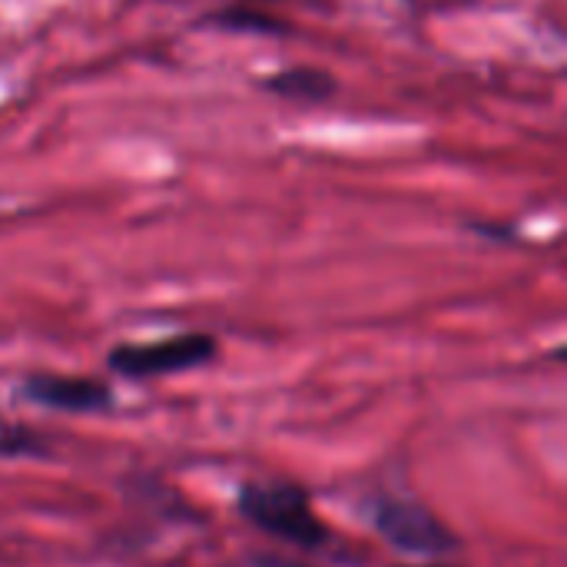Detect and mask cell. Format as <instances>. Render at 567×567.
Wrapping results in <instances>:
<instances>
[{"mask_svg":"<svg viewBox=\"0 0 567 567\" xmlns=\"http://www.w3.org/2000/svg\"><path fill=\"white\" fill-rule=\"evenodd\" d=\"M239 512L246 522H252L266 535H276L299 548H319L329 538L306 488H299V485H282V482L243 485Z\"/></svg>","mask_w":567,"mask_h":567,"instance_id":"obj_1","label":"cell"},{"mask_svg":"<svg viewBox=\"0 0 567 567\" xmlns=\"http://www.w3.org/2000/svg\"><path fill=\"white\" fill-rule=\"evenodd\" d=\"M405 3H409V0H405Z\"/></svg>","mask_w":567,"mask_h":567,"instance_id":"obj_10","label":"cell"},{"mask_svg":"<svg viewBox=\"0 0 567 567\" xmlns=\"http://www.w3.org/2000/svg\"><path fill=\"white\" fill-rule=\"evenodd\" d=\"M203 23H213V27L233 30V33H256V37H289L292 33V27L282 17L256 10V7H226V10L203 17Z\"/></svg>","mask_w":567,"mask_h":567,"instance_id":"obj_6","label":"cell"},{"mask_svg":"<svg viewBox=\"0 0 567 567\" xmlns=\"http://www.w3.org/2000/svg\"><path fill=\"white\" fill-rule=\"evenodd\" d=\"M40 452H43L40 435L0 419V458H20V455H40Z\"/></svg>","mask_w":567,"mask_h":567,"instance_id":"obj_7","label":"cell"},{"mask_svg":"<svg viewBox=\"0 0 567 567\" xmlns=\"http://www.w3.org/2000/svg\"><path fill=\"white\" fill-rule=\"evenodd\" d=\"M372 525L395 551H405L412 558H442L458 551V538L415 502L379 498L372 505Z\"/></svg>","mask_w":567,"mask_h":567,"instance_id":"obj_3","label":"cell"},{"mask_svg":"<svg viewBox=\"0 0 567 567\" xmlns=\"http://www.w3.org/2000/svg\"><path fill=\"white\" fill-rule=\"evenodd\" d=\"M23 395L43 409L70 415H100L113 409V392L96 379H63V375H30Z\"/></svg>","mask_w":567,"mask_h":567,"instance_id":"obj_4","label":"cell"},{"mask_svg":"<svg viewBox=\"0 0 567 567\" xmlns=\"http://www.w3.org/2000/svg\"><path fill=\"white\" fill-rule=\"evenodd\" d=\"M216 352H219V346H216L213 336L183 332V336H169V339H159V342L116 346L106 355V362L123 379H156V375H173V372L206 365L209 359H216Z\"/></svg>","mask_w":567,"mask_h":567,"instance_id":"obj_2","label":"cell"},{"mask_svg":"<svg viewBox=\"0 0 567 567\" xmlns=\"http://www.w3.org/2000/svg\"><path fill=\"white\" fill-rule=\"evenodd\" d=\"M262 90L292 103H326L336 96L339 83L322 66H289V70H276L262 76Z\"/></svg>","mask_w":567,"mask_h":567,"instance_id":"obj_5","label":"cell"},{"mask_svg":"<svg viewBox=\"0 0 567 567\" xmlns=\"http://www.w3.org/2000/svg\"><path fill=\"white\" fill-rule=\"evenodd\" d=\"M475 236H482V239H492V243H505V246H512V243H518V229L512 226V223H492V219H468L465 223Z\"/></svg>","mask_w":567,"mask_h":567,"instance_id":"obj_8","label":"cell"},{"mask_svg":"<svg viewBox=\"0 0 567 567\" xmlns=\"http://www.w3.org/2000/svg\"><path fill=\"white\" fill-rule=\"evenodd\" d=\"M259 567H299V565H289V561H272V558H266V561H259Z\"/></svg>","mask_w":567,"mask_h":567,"instance_id":"obj_9","label":"cell"}]
</instances>
